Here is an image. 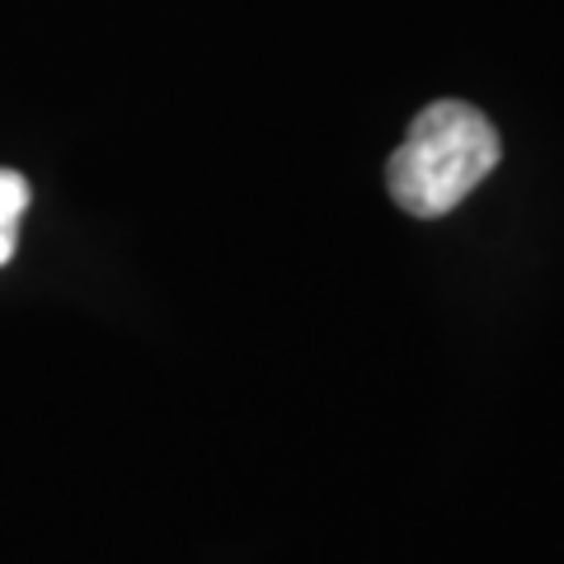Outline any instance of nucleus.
<instances>
[{"label": "nucleus", "instance_id": "nucleus-2", "mask_svg": "<svg viewBox=\"0 0 564 564\" xmlns=\"http://www.w3.org/2000/svg\"><path fill=\"white\" fill-rule=\"evenodd\" d=\"M24 207H29L24 174L0 170V263H10V254H14V231H20Z\"/></svg>", "mask_w": 564, "mask_h": 564}, {"label": "nucleus", "instance_id": "nucleus-1", "mask_svg": "<svg viewBox=\"0 0 564 564\" xmlns=\"http://www.w3.org/2000/svg\"><path fill=\"white\" fill-rule=\"evenodd\" d=\"M494 165H499L494 122L475 104L437 99L410 122V137L386 165V184L410 217H443L475 184L489 180Z\"/></svg>", "mask_w": 564, "mask_h": 564}]
</instances>
